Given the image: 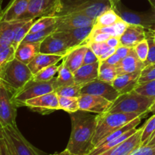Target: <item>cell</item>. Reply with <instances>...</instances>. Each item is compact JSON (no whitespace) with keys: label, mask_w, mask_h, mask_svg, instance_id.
<instances>
[{"label":"cell","mask_w":155,"mask_h":155,"mask_svg":"<svg viewBox=\"0 0 155 155\" xmlns=\"http://www.w3.org/2000/svg\"><path fill=\"white\" fill-rule=\"evenodd\" d=\"M72 48H70L61 39L52 34L45 38L40 45V53L62 55L64 57Z\"/></svg>","instance_id":"ffe728a7"},{"label":"cell","mask_w":155,"mask_h":155,"mask_svg":"<svg viewBox=\"0 0 155 155\" xmlns=\"http://www.w3.org/2000/svg\"><path fill=\"white\" fill-rule=\"evenodd\" d=\"M41 42H22L15 50V58L25 64H28L37 54L40 52Z\"/></svg>","instance_id":"d4e9b609"},{"label":"cell","mask_w":155,"mask_h":155,"mask_svg":"<svg viewBox=\"0 0 155 155\" xmlns=\"http://www.w3.org/2000/svg\"><path fill=\"white\" fill-rule=\"evenodd\" d=\"M54 78L50 81L45 82L36 81L31 79L19 91L12 95V101L18 107H23L24 103L28 100L54 92L53 83Z\"/></svg>","instance_id":"52a82bcc"},{"label":"cell","mask_w":155,"mask_h":155,"mask_svg":"<svg viewBox=\"0 0 155 155\" xmlns=\"http://www.w3.org/2000/svg\"><path fill=\"white\" fill-rule=\"evenodd\" d=\"M113 9L127 24L142 26L145 30H155V11L149 12H134L125 7L121 2L114 5Z\"/></svg>","instance_id":"ba28073f"},{"label":"cell","mask_w":155,"mask_h":155,"mask_svg":"<svg viewBox=\"0 0 155 155\" xmlns=\"http://www.w3.org/2000/svg\"><path fill=\"white\" fill-rule=\"evenodd\" d=\"M15 49L12 45L0 48V70L15 58Z\"/></svg>","instance_id":"f35d334b"},{"label":"cell","mask_w":155,"mask_h":155,"mask_svg":"<svg viewBox=\"0 0 155 155\" xmlns=\"http://www.w3.org/2000/svg\"><path fill=\"white\" fill-rule=\"evenodd\" d=\"M36 19H30L29 21H27L25 24H23L18 30L17 31L16 34H15V39H14L13 42H12V46L15 48V49L16 50L17 48L18 47V45L23 42L24 38L26 37L27 34L30 32V29H31L32 25L33 24L34 21H36Z\"/></svg>","instance_id":"836d02e7"},{"label":"cell","mask_w":155,"mask_h":155,"mask_svg":"<svg viewBox=\"0 0 155 155\" xmlns=\"http://www.w3.org/2000/svg\"><path fill=\"white\" fill-rule=\"evenodd\" d=\"M113 102L103 97L92 95H81L79 97L80 110L102 114L108 112Z\"/></svg>","instance_id":"5bb4252c"},{"label":"cell","mask_w":155,"mask_h":155,"mask_svg":"<svg viewBox=\"0 0 155 155\" xmlns=\"http://www.w3.org/2000/svg\"><path fill=\"white\" fill-rule=\"evenodd\" d=\"M59 66L54 64L41 70L37 74L33 76V80L36 81H50L53 80L58 72Z\"/></svg>","instance_id":"d6a6232c"},{"label":"cell","mask_w":155,"mask_h":155,"mask_svg":"<svg viewBox=\"0 0 155 155\" xmlns=\"http://www.w3.org/2000/svg\"><path fill=\"white\" fill-rule=\"evenodd\" d=\"M116 50L117 48H110V49L108 50V51H107V52H105L104 54H103L101 56V57L99 58V61H104L107 60V58H108L109 57H110V56L112 55V54H114L115 52H116Z\"/></svg>","instance_id":"681fc988"},{"label":"cell","mask_w":155,"mask_h":155,"mask_svg":"<svg viewBox=\"0 0 155 155\" xmlns=\"http://www.w3.org/2000/svg\"><path fill=\"white\" fill-rule=\"evenodd\" d=\"M82 86H83V85L77 84L65 86L54 89V92H55L58 96L79 98L81 95L80 91H81Z\"/></svg>","instance_id":"e575fe53"},{"label":"cell","mask_w":155,"mask_h":155,"mask_svg":"<svg viewBox=\"0 0 155 155\" xmlns=\"http://www.w3.org/2000/svg\"><path fill=\"white\" fill-rule=\"evenodd\" d=\"M154 39H155V30H154Z\"/></svg>","instance_id":"9f6ffc18"},{"label":"cell","mask_w":155,"mask_h":155,"mask_svg":"<svg viewBox=\"0 0 155 155\" xmlns=\"http://www.w3.org/2000/svg\"><path fill=\"white\" fill-rule=\"evenodd\" d=\"M133 51V48H130V47L124 46V45H120L116 50V53L121 58H124L127 56H128L132 51Z\"/></svg>","instance_id":"bcb514c9"},{"label":"cell","mask_w":155,"mask_h":155,"mask_svg":"<svg viewBox=\"0 0 155 155\" xmlns=\"http://www.w3.org/2000/svg\"><path fill=\"white\" fill-rule=\"evenodd\" d=\"M89 48L92 49V51L96 54L97 57L99 58L103 54L107 52L110 47L107 45L106 42H89L87 43ZM99 60V59H98Z\"/></svg>","instance_id":"60d3db41"},{"label":"cell","mask_w":155,"mask_h":155,"mask_svg":"<svg viewBox=\"0 0 155 155\" xmlns=\"http://www.w3.org/2000/svg\"><path fill=\"white\" fill-rule=\"evenodd\" d=\"M50 155H77V154H73V153L70 152L68 150L65 149V150H64L63 151H61V152H60V153H55V154H50Z\"/></svg>","instance_id":"816d5d0a"},{"label":"cell","mask_w":155,"mask_h":155,"mask_svg":"<svg viewBox=\"0 0 155 155\" xmlns=\"http://www.w3.org/2000/svg\"><path fill=\"white\" fill-rule=\"evenodd\" d=\"M98 68L99 61L80 67L79 69L73 73L75 84L85 85L98 79Z\"/></svg>","instance_id":"7402d4cb"},{"label":"cell","mask_w":155,"mask_h":155,"mask_svg":"<svg viewBox=\"0 0 155 155\" xmlns=\"http://www.w3.org/2000/svg\"><path fill=\"white\" fill-rule=\"evenodd\" d=\"M58 103L60 110H63L69 114L80 110L79 98L58 96Z\"/></svg>","instance_id":"f546056e"},{"label":"cell","mask_w":155,"mask_h":155,"mask_svg":"<svg viewBox=\"0 0 155 155\" xmlns=\"http://www.w3.org/2000/svg\"><path fill=\"white\" fill-rule=\"evenodd\" d=\"M87 49V45H80L72 48L69 53L63 58L62 61L64 62L65 65L71 72L74 73L83 66L85 54Z\"/></svg>","instance_id":"603a6c76"},{"label":"cell","mask_w":155,"mask_h":155,"mask_svg":"<svg viewBox=\"0 0 155 155\" xmlns=\"http://www.w3.org/2000/svg\"><path fill=\"white\" fill-rule=\"evenodd\" d=\"M121 19L118 14L113 9V8L98 15L95 19L94 27H108V26L114 25L116 23L120 21Z\"/></svg>","instance_id":"83f0119b"},{"label":"cell","mask_w":155,"mask_h":155,"mask_svg":"<svg viewBox=\"0 0 155 155\" xmlns=\"http://www.w3.org/2000/svg\"><path fill=\"white\" fill-rule=\"evenodd\" d=\"M141 73L135 72L118 75L113 81L112 85L120 95L131 92L139 85Z\"/></svg>","instance_id":"44dd1931"},{"label":"cell","mask_w":155,"mask_h":155,"mask_svg":"<svg viewBox=\"0 0 155 155\" xmlns=\"http://www.w3.org/2000/svg\"><path fill=\"white\" fill-rule=\"evenodd\" d=\"M0 86H1V83H0Z\"/></svg>","instance_id":"680465c9"},{"label":"cell","mask_w":155,"mask_h":155,"mask_svg":"<svg viewBox=\"0 0 155 155\" xmlns=\"http://www.w3.org/2000/svg\"><path fill=\"white\" fill-rule=\"evenodd\" d=\"M92 27H83V28L74 29V30L54 31L52 35L58 39H61L70 48L83 45L92 30Z\"/></svg>","instance_id":"9a60e30c"},{"label":"cell","mask_w":155,"mask_h":155,"mask_svg":"<svg viewBox=\"0 0 155 155\" xmlns=\"http://www.w3.org/2000/svg\"><path fill=\"white\" fill-rule=\"evenodd\" d=\"M61 10L57 16L77 13L94 20L113 8L111 0H61Z\"/></svg>","instance_id":"5b68a950"},{"label":"cell","mask_w":155,"mask_h":155,"mask_svg":"<svg viewBox=\"0 0 155 155\" xmlns=\"http://www.w3.org/2000/svg\"><path fill=\"white\" fill-rule=\"evenodd\" d=\"M130 155H155V145L141 146Z\"/></svg>","instance_id":"7bdbcfd3"},{"label":"cell","mask_w":155,"mask_h":155,"mask_svg":"<svg viewBox=\"0 0 155 155\" xmlns=\"http://www.w3.org/2000/svg\"><path fill=\"white\" fill-rule=\"evenodd\" d=\"M3 0H0V22L2 21V5Z\"/></svg>","instance_id":"11a10c76"},{"label":"cell","mask_w":155,"mask_h":155,"mask_svg":"<svg viewBox=\"0 0 155 155\" xmlns=\"http://www.w3.org/2000/svg\"><path fill=\"white\" fill-rule=\"evenodd\" d=\"M64 56L62 55L44 54V53L39 52L27 65L31 71L33 75H34L41 70L44 69L47 67L56 64L58 62L62 60Z\"/></svg>","instance_id":"cb8c5ba5"},{"label":"cell","mask_w":155,"mask_h":155,"mask_svg":"<svg viewBox=\"0 0 155 155\" xmlns=\"http://www.w3.org/2000/svg\"><path fill=\"white\" fill-rule=\"evenodd\" d=\"M0 155H15L8 146L4 138L0 135Z\"/></svg>","instance_id":"f6af8a7d"},{"label":"cell","mask_w":155,"mask_h":155,"mask_svg":"<svg viewBox=\"0 0 155 155\" xmlns=\"http://www.w3.org/2000/svg\"><path fill=\"white\" fill-rule=\"evenodd\" d=\"M154 11H155V8H154Z\"/></svg>","instance_id":"94428289"},{"label":"cell","mask_w":155,"mask_h":155,"mask_svg":"<svg viewBox=\"0 0 155 155\" xmlns=\"http://www.w3.org/2000/svg\"><path fill=\"white\" fill-rule=\"evenodd\" d=\"M99 61L98 58L97 57L96 54L92 51L90 48L88 47V49L86 51V54L84 57V61H83V65H87L91 64L96 63V62Z\"/></svg>","instance_id":"ee69618b"},{"label":"cell","mask_w":155,"mask_h":155,"mask_svg":"<svg viewBox=\"0 0 155 155\" xmlns=\"http://www.w3.org/2000/svg\"><path fill=\"white\" fill-rule=\"evenodd\" d=\"M71 133L65 149L77 155H88L93 148L92 140L98 121V115L77 110L70 113Z\"/></svg>","instance_id":"6da1fadb"},{"label":"cell","mask_w":155,"mask_h":155,"mask_svg":"<svg viewBox=\"0 0 155 155\" xmlns=\"http://www.w3.org/2000/svg\"><path fill=\"white\" fill-rule=\"evenodd\" d=\"M146 39V30L143 27L129 24L127 28L120 37V45L133 48L137 43Z\"/></svg>","instance_id":"d6986e66"},{"label":"cell","mask_w":155,"mask_h":155,"mask_svg":"<svg viewBox=\"0 0 155 155\" xmlns=\"http://www.w3.org/2000/svg\"><path fill=\"white\" fill-rule=\"evenodd\" d=\"M30 19H20L14 21L0 22V48L12 45L18 29Z\"/></svg>","instance_id":"e0dca14e"},{"label":"cell","mask_w":155,"mask_h":155,"mask_svg":"<svg viewBox=\"0 0 155 155\" xmlns=\"http://www.w3.org/2000/svg\"><path fill=\"white\" fill-rule=\"evenodd\" d=\"M142 127V133L141 141L142 146H144L148 144L151 138L155 133V114H153Z\"/></svg>","instance_id":"4dcf8cb0"},{"label":"cell","mask_w":155,"mask_h":155,"mask_svg":"<svg viewBox=\"0 0 155 155\" xmlns=\"http://www.w3.org/2000/svg\"><path fill=\"white\" fill-rule=\"evenodd\" d=\"M121 61H122V58H121L120 57L116 52H115L114 54H112L110 57H109L108 58H107L106 61H105L107 64H108L112 65V66L117 67L118 65L120 64V63L121 62Z\"/></svg>","instance_id":"7dc6e473"},{"label":"cell","mask_w":155,"mask_h":155,"mask_svg":"<svg viewBox=\"0 0 155 155\" xmlns=\"http://www.w3.org/2000/svg\"><path fill=\"white\" fill-rule=\"evenodd\" d=\"M134 90L145 96L155 98V79L145 83H140L136 86Z\"/></svg>","instance_id":"74e56055"},{"label":"cell","mask_w":155,"mask_h":155,"mask_svg":"<svg viewBox=\"0 0 155 155\" xmlns=\"http://www.w3.org/2000/svg\"><path fill=\"white\" fill-rule=\"evenodd\" d=\"M154 97H148L135 90L120 95L113 102L109 113L139 114L146 115L154 101Z\"/></svg>","instance_id":"3957f363"},{"label":"cell","mask_w":155,"mask_h":155,"mask_svg":"<svg viewBox=\"0 0 155 155\" xmlns=\"http://www.w3.org/2000/svg\"><path fill=\"white\" fill-rule=\"evenodd\" d=\"M74 84H75V81H74V74L68 69V67L65 65L64 62L62 61L61 64L59 65L58 77H55L54 80V83H53L54 91V89L59 87Z\"/></svg>","instance_id":"4316f807"},{"label":"cell","mask_w":155,"mask_h":155,"mask_svg":"<svg viewBox=\"0 0 155 155\" xmlns=\"http://www.w3.org/2000/svg\"><path fill=\"white\" fill-rule=\"evenodd\" d=\"M81 95H92L103 97L108 101H114L120 95L111 83L100 80L99 79L83 85L80 91Z\"/></svg>","instance_id":"8fae6325"},{"label":"cell","mask_w":155,"mask_h":155,"mask_svg":"<svg viewBox=\"0 0 155 155\" xmlns=\"http://www.w3.org/2000/svg\"><path fill=\"white\" fill-rule=\"evenodd\" d=\"M106 43L110 47V48H117L120 45V37L117 36H110L107 41Z\"/></svg>","instance_id":"c3c4849f"},{"label":"cell","mask_w":155,"mask_h":155,"mask_svg":"<svg viewBox=\"0 0 155 155\" xmlns=\"http://www.w3.org/2000/svg\"><path fill=\"white\" fill-rule=\"evenodd\" d=\"M133 49H134V51L136 55H137V57L142 62L145 63V61L147 60L148 51H149V45H148V42L147 39H144V40L141 41L139 43L136 44L133 47Z\"/></svg>","instance_id":"ab89813d"},{"label":"cell","mask_w":155,"mask_h":155,"mask_svg":"<svg viewBox=\"0 0 155 155\" xmlns=\"http://www.w3.org/2000/svg\"><path fill=\"white\" fill-rule=\"evenodd\" d=\"M29 108L41 113L42 114L50 113L54 110H60L58 103V95L55 92H51L36 98L28 100L24 105Z\"/></svg>","instance_id":"4fadbf2b"},{"label":"cell","mask_w":155,"mask_h":155,"mask_svg":"<svg viewBox=\"0 0 155 155\" xmlns=\"http://www.w3.org/2000/svg\"><path fill=\"white\" fill-rule=\"evenodd\" d=\"M146 39L149 45V51H148L147 60L144 63L145 67L155 63V39L154 36V30H146Z\"/></svg>","instance_id":"8d00e7d4"},{"label":"cell","mask_w":155,"mask_h":155,"mask_svg":"<svg viewBox=\"0 0 155 155\" xmlns=\"http://www.w3.org/2000/svg\"><path fill=\"white\" fill-rule=\"evenodd\" d=\"M30 0H10L3 9L1 21H14L21 19L27 12Z\"/></svg>","instance_id":"ac0fdd59"},{"label":"cell","mask_w":155,"mask_h":155,"mask_svg":"<svg viewBox=\"0 0 155 155\" xmlns=\"http://www.w3.org/2000/svg\"><path fill=\"white\" fill-rule=\"evenodd\" d=\"M55 31V27L52 26L51 27L42 30V31L36 32V33H28L24 38L23 42H42L49 35L52 34Z\"/></svg>","instance_id":"d590c367"},{"label":"cell","mask_w":155,"mask_h":155,"mask_svg":"<svg viewBox=\"0 0 155 155\" xmlns=\"http://www.w3.org/2000/svg\"><path fill=\"white\" fill-rule=\"evenodd\" d=\"M117 76V67L108 64L105 61H99L98 79L112 84L113 81Z\"/></svg>","instance_id":"f1b7e54d"},{"label":"cell","mask_w":155,"mask_h":155,"mask_svg":"<svg viewBox=\"0 0 155 155\" xmlns=\"http://www.w3.org/2000/svg\"><path fill=\"white\" fill-rule=\"evenodd\" d=\"M140 116L144 117L145 115L139 114L109 113V112L102 114H98L96 129L92 140L93 148L109 134L119 130L121 127H124L126 124Z\"/></svg>","instance_id":"277c9868"},{"label":"cell","mask_w":155,"mask_h":155,"mask_svg":"<svg viewBox=\"0 0 155 155\" xmlns=\"http://www.w3.org/2000/svg\"><path fill=\"white\" fill-rule=\"evenodd\" d=\"M142 133V127H141L138 129L137 131L133 136L126 139L122 143L99 155H130L136 149L142 146V141H141Z\"/></svg>","instance_id":"2e32d148"},{"label":"cell","mask_w":155,"mask_h":155,"mask_svg":"<svg viewBox=\"0 0 155 155\" xmlns=\"http://www.w3.org/2000/svg\"><path fill=\"white\" fill-rule=\"evenodd\" d=\"M28 65L14 58L0 70V83L13 95L33 78Z\"/></svg>","instance_id":"7a4b0ae2"},{"label":"cell","mask_w":155,"mask_h":155,"mask_svg":"<svg viewBox=\"0 0 155 155\" xmlns=\"http://www.w3.org/2000/svg\"><path fill=\"white\" fill-rule=\"evenodd\" d=\"M95 20L84 15L77 13L56 16V23L54 24L55 31L74 30L83 27H92Z\"/></svg>","instance_id":"7c38bea8"},{"label":"cell","mask_w":155,"mask_h":155,"mask_svg":"<svg viewBox=\"0 0 155 155\" xmlns=\"http://www.w3.org/2000/svg\"><path fill=\"white\" fill-rule=\"evenodd\" d=\"M0 129H1V127H0Z\"/></svg>","instance_id":"91938a15"},{"label":"cell","mask_w":155,"mask_h":155,"mask_svg":"<svg viewBox=\"0 0 155 155\" xmlns=\"http://www.w3.org/2000/svg\"><path fill=\"white\" fill-rule=\"evenodd\" d=\"M56 23V16L54 17H42L36 19L32 25L29 33H36L42 31L45 29L54 26Z\"/></svg>","instance_id":"1f68e13d"},{"label":"cell","mask_w":155,"mask_h":155,"mask_svg":"<svg viewBox=\"0 0 155 155\" xmlns=\"http://www.w3.org/2000/svg\"><path fill=\"white\" fill-rule=\"evenodd\" d=\"M0 135L15 155H46L24 138L17 125L2 127Z\"/></svg>","instance_id":"8992f818"},{"label":"cell","mask_w":155,"mask_h":155,"mask_svg":"<svg viewBox=\"0 0 155 155\" xmlns=\"http://www.w3.org/2000/svg\"><path fill=\"white\" fill-rule=\"evenodd\" d=\"M145 67L144 62L137 57L133 49L128 56L122 59L120 64L117 67V70L118 75H121L130 73L142 72Z\"/></svg>","instance_id":"484cf974"},{"label":"cell","mask_w":155,"mask_h":155,"mask_svg":"<svg viewBox=\"0 0 155 155\" xmlns=\"http://www.w3.org/2000/svg\"><path fill=\"white\" fill-rule=\"evenodd\" d=\"M148 112H151V113H153L154 114H155V100L154 102H153V104H151V107H150Z\"/></svg>","instance_id":"db71d44e"},{"label":"cell","mask_w":155,"mask_h":155,"mask_svg":"<svg viewBox=\"0 0 155 155\" xmlns=\"http://www.w3.org/2000/svg\"><path fill=\"white\" fill-rule=\"evenodd\" d=\"M155 79V65H148L142 70L141 73L139 84L150 81Z\"/></svg>","instance_id":"b9f144b4"},{"label":"cell","mask_w":155,"mask_h":155,"mask_svg":"<svg viewBox=\"0 0 155 155\" xmlns=\"http://www.w3.org/2000/svg\"><path fill=\"white\" fill-rule=\"evenodd\" d=\"M155 145V133L154 134V136L151 138V139L149 140V142H148L146 145Z\"/></svg>","instance_id":"f5cc1de1"},{"label":"cell","mask_w":155,"mask_h":155,"mask_svg":"<svg viewBox=\"0 0 155 155\" xmlns=\"http://www.w3.org/2000/svg\"><path fill=\"white\" fill-rule=\"evenodd\" d=\"M61 0H30L27 12L21 19H37L57 16L61 10Z\"/></svg>","instance_id":"9c48e42d"},{"label":"cell","mask_w":155,"mask_h":155,"mask_svg":"<svg viewBox=\"0 0 155 155\" xmlns=\"http://www.w3.org/2000/svg\"><path fill=\"white\" fill-rule=\"evenodd\" d=\"M151 65H155V63H154V64H151Z\"/></svg>","instance_id":"6f0895ef"},{"label":"cell","mask_w":155,"mask_h":155,"mask_svg":"<svg viewBox=\"0 0 155 155\" xmlns=\"http://www.w3.org/2000/svg\"><path fill=\"white\" fill-rule=\"evenodd\" d=\"M18 107L12 101V94L0 86V127L15 126Z\"/></svg>","instance_id":"30bf717a"},{"label":"cell","mask_w":155,"mask_h":155,"mask_svg":"<svg viewBox=\"0 0 155 155\" xmlns=\"http://www.w3.org/2000/svg\"><path fill=\"white\" fill-rule=\"evenodd\" d=\"M120 2H121V0H111V2H112V5H113V6L114 5H116L117 3ZM148 2L150 3V5H151V7L154 9L155 8V0H148Z\"/></svg>","instance_id":"f907efd6"}]
</instances>
